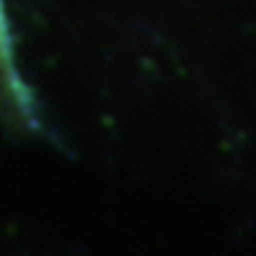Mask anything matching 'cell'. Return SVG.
<instances>
[{
    "label": "cell",
    "instance_id": "1",
    "mask_svg": "<svg viewBox=\"0 0 256 256\" xmlns=\"http://www.w3.org/2000/svg\"><path fill=\"white\" fill-rule=\"evenodd\" d=\"M0 120L14 128H32L37 123L34 100L29 94L24 78L18 76L14 55H10L3 10H0Z\"/></svg>",
    "mask_w": 256,
    "mask_h": 256
}]
</instances>
